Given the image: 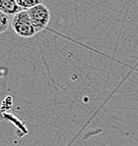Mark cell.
Returning <instances> with one entry per match:
<instances>
[{
	"label": "cell",
	"mask_w": 138,
	"mask_h": 146,
	"mask_svg": "<svg viewBox=\"0 0 138 146\" xmlns=\"http://www.w3.org/2000/svg\"><path fill=\"white\" fill-rule=\"evenodd\" d=\"M11 26L19 36L24 38H30L36 35L34 28L30 22L28 11H22L13 17Z\"/></svg>",
	"instance_id": "obj_1"
},
{
	"label": "cell",
	"mask_w": 138,
	"mask_h": 146,
	"mask_svg": "<svg viewBox=\"0 0 138 146\" xmlns=\"http://www.w3.org/2000/svg\"><path fill=\"white\" fill-rule=\"evenodd\" d=\"M28 14L36 33H41L47 28L51 14L49 9L43 3L38 4L35 7L28 10Z\"/></svg>",
	"instance_id": "obj_2"
},
{
	"label": "cell",
	"mask_w": 138,
	"mask_h": 146,
	"mask_svg": "<svg viewBox=\"0 0 138 146\" xmlns=\"http://www.w3.org/2000/svg\"><path fill=\"white\" fill-rule=\"evenodd\" d=\"M0 11L9 17L10 16L14 17L23 10L18 6L15 0H0Z\"/></svg>",
	"instance_id": "obj_3"
},
{
	"label": "cell",
	"mask_w": 138,
	"mask_h": 146,
	"mask_svg": "<svg viewBox=\"0 0 138 146\" xmlns=\"http://www.w3.org/2000/svg\"><path fill=\"white\" fill-rule=\"evenodd\" d=\"M18 6L22 9L23 11H28L30 9L35 7L36 5L42 3L41 1H33V0H16Z\"/></svg>",
	"instance_id": "obj_4"
},
{
	"label": "cell",
	"mask_w": 138,
	"mask_h": 146,
	"mask_svg": "<svg viewBox=\"0 0 138 146\" xmlns=\"http://www.w3.org/2000/svg\"><path fill=\"white\" fill-rule=\"evenodd\" d=\"M10 25V18L0 11V35L8 30Z\"/></svg>",
	"instance_id": "obj_5"
}]
</instances>
